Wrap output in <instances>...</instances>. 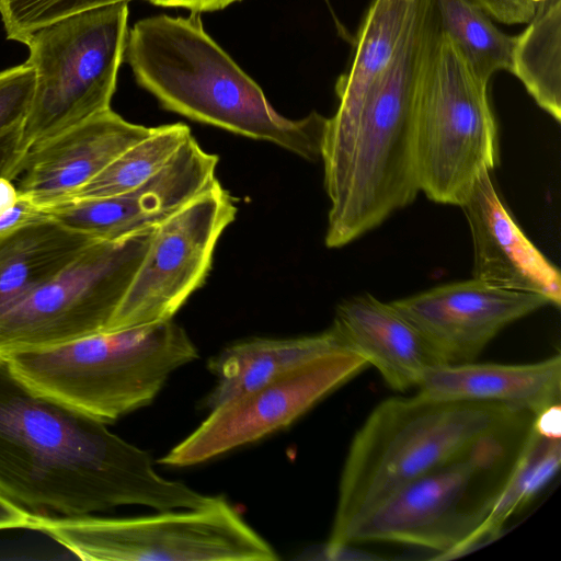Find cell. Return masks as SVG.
Wrapping results in <instances>:
<instances>
[{
    "instance_id": "obj_1",
    "label": "cell",
    "mask_w": 561,
    "mask_h": 561,
    "mask_svg": "<svg viewBox=\"0 0 561 561\" xmlns=\"http://www.w3.org/2000/svg\"><path fill=\"white\" fill-rule=\"evenodd\" d=\"M0 494L32 514L61 517L123 505L196 508L214 499L162 477L148 451L32 387L2 356Z\"/></svg>"
},
{
    "instance_id": "obj_2",
    "label": "cell",
    "mask_w": 561,
    "mask_h": 561,
    "mask_svg": "<svg viewBox=\"0 0 561 561\" xmlns=\"http://www.w3.org/2000/svg\"><path fill=\"white\" fill-rule=\"evenodd\" d=\"M437 31L434 7L390 65L355 82L337 79L339 106L321 142L330 201L325 244L344 247L410 205L420 192L414 104Z\"/></svg>"
},
{
    "instance_id": "obj_3",
    "label": "cell",
    "mask_w": 561,
    "mask_h": 561,
    "mask_svg": "<svg viewBox=\"0 0 561 561\" xmlns=\"http://www.w3.org/2000/svg\"><path fill=\"white\" fill-rule=\"evenodd\" d=\"M201 13L159 14L128 31L124 60L139 87L190 119L268 141L306 160L321 156L327 117L277 113L261 88L204 30Z\"/></svg>"
},
{
    "instance_id": "obj_4",
    "label": "cell",
    "mask_w": 561,
    "mask_h": 561,
    "mask_svg": "<svg viewBox=\"0 0 561 561\" xmlns=\"http://www.w3.org/2000/svg\"><path fill=\"white\" fill-rule=\"evenodd\" d=\"M534 417L530 411L507 404L438 400L420 393L382 401L350 445L323 553L334 559L346 547L351 526L399 488Z\"/></svg>"
},
{
    "instance_id": "obj_5",
    "label": "cell",
    "mask_w": 561,
    "mask_h": 561,
    "mask_svg": "<svg viewBox=\"0 0 561 561\" xmlns=\"http://www.w3.org/2000/svg\"><path fill=\"white\" fill-rule=\"evenodd\" d=\"M2 357L32 387L108 424L149 405L198 351L187 332L168 320Z\"/></svg>"
},
{
    "instance_id": "obj_6",
    "label": "cell",
    "mask_w": 561,
    "mask_h": 561,
    "mask_svg": "<svg viewBox=\"0 0 561 561\" xmlns=\"http://www.w3.org/2000/svg\"><path fill=\"white\" fill-rule=\"evenodd\" d=\"M534 419L396 490L351 526L345 546L366 541L414 546L438 552L434 559L439 560L466 554L508 481Z\"/></svg>"
},
{
    "instance_id": "obj_7",
    "label": "cell",
    "mask_w": 561,
    "mask_h": 561,
    "mask_svg": "<svg viewBox=\"0 0 561 561\" xmlns=\"http://www.w3.org/2000/svg\"><path fill=\"white\" fill-rule=\"evenodd\" d=\"M488 84L472 73L437 25L414 104L419 187L435 203L460 206L478 178L499 163L497 125Z\"/></svg>"
},
{
    "instance_id": "obj_8",
    "label": "cell",
    "mask_w": 561,
    "mask_h": 561,
    "mask_svg": "<svg viewBox=\"0 0 561 561\" xmlns=\"http://www.w3.org/2000/svg\"><path fill=\"white\" fill-rule=\"evenodd\" d=\"M128 2L84 10L33 32L22 43L35 75L23 141L30 149L111 108L128 36Z\"/></svg>"
},
{
    "instance_id": "obj_9",
    "label": "cell",
    "mask_w": 561,
    "mask_h": 561,
    "mask_svg": "<svg viewBox=\"0 0 561 561\" xmlns=\"http://www.w3.org/2000/svg\"><path fill=\"white\" fill-rule=\"evenodd\" d=\"M41 531L82 560L275 561V549L221 495L196 508L134 517L33 514Z\"/></svg>"
},
{
    "instance_id": "obj_10",
    "label": "cell",
    "mask_w": 561,
    "mask_h": 561,
    "mask_svg": "<svg viewBox=\"0 0 561 561\" xmlns=\"http://www.w3.org/2000/svg\"><path fill=\"white\" fill-rule=\"evenodd\" d=\"M153 228L88 247L54 278L0 311V356L105 332L148 249Z\"/></svg>"
},
{
    "instance_id": "obj_11",
    "label": "cell",
    "mask_w": 561,
    "mask_h": 561,
    "mask_svg": "<svg viewBox=\"0 0 561 561\" xmlns=\"http://www.w3.org/2000/svg\"><path fill=\"white\" fill-rule=\"evenodd\" d=\"M237 211L234 197L218 183L156 226L105 332L172 320L205 283L218 240Z\"/></svg>"
},
{
    "instance_id": "obj_12",
    "label": "cell",
    "mask_w": 561,
    "mask_h": 561,
    "mask_svg": "<svg viewBox=\"0 0 561 561\" xmlns=\"http://www.w3.org/2000/svg\"><path fill=\"white\" fill-rule=\"evenodd\" d=\"M367 365L363 356L351 351L322 355L210 410L158 462L170 467L194 466L254 443L290 425Z\"/></svg>"
},
{
    "instance_id": "obj_13",
    "label": "cell",
    "mask_w": 561,
    "mask_h": 561,
    "mask_svg": "<svg viewBox=\"0 0 561 561\" xmlns=\"http://www.w3.org/2000/svg\"><path fill=\"white\" fill-rule=\"evenodd\" d=\"M218 156L193 135L154 175L125 193L69 199L43 208L48 218L96 240L119 239L164 221L217 185Z\"/></svg>"
},
{
    "instance_id": "obj_14",
    "label": "cell",
    "mask_w": 561,
    "mask_h": 561,
    "mask_svg": "<svg viewBox=\"0 0 561 561\" xmlns=\"http://www.w3.org/2000/svg\"><path fill=\"white\" fill-rule=\"evenodd\" d=\"M391 302L424 333L445 364L473 362L507 325L550 305L543 296L476 278Z\"/></svg>"
},
{
    "instance_id": "obj_15",
    "label": "cell",
    "mask_w": 561,
    "mask_h": 561,
    "mask_svg": "<svg viewBox=\"0 0 561 561\" xmlns=\"http://www.w3.org/2000/svg\"><path fill=\"white\" fill-rule=\"evenodd\" d=\"M153 130L108 108L31 147L15 186L42 208L62 203Z\"/></svg>"
},
{
    "instance_id": "obj_16",
    "label": "cell",
    "mask_w": 561,
    "mask_h": 561,
    "mask_svg": "<svg viewBox=\"0 0 561 561\" xmlns=\"http://www.w3.org/2000/svg\"><path fill=\"white\" fill-rule=\"evenodd\" d=\"M472 239V278L488 285L543 296L561 306L559 270L535 247L515 222L493 184L483 172L459 206Z\"/></svg>"
},
{
    "instance_id": "obj_17",
    "label": "cell",
    "mask_w": 561,
    "mask_h": 561,
    "mask_svg": "<svg viewBox=\"0 0 561 561\" xmlns=\"http://www.w3.org/2000/svg\"><path fill=\"white\" fill-rule=\"evenodd\" d=\"M330 328L343 348L363 356L396 391L417 387L428 369L445 364L410 319L370 294L341 302Z\"/></svg>"
},
{
    "instance_id": "obj_18",
    "label": "cell",
    "mask_w": 561,
    "mask_h": 561,
    "mask_svg": "<svg viewBox=\"0 0 561 561\" xmlns=\"http://www.w3.org/2000/svg\"><path fill=\"white\" fill-rule=\"evenodd\" d=\"M417 388L433 399L502 403L537 414L560 403L561 356L531 364H443L428 369Z\"/></svg>"
},
{
    "instance_id": "obj_19",
    "label": "cell",
    "mask_w": 561,
    "mask_h": 561,
    "mask_svg": "<svg viewBox=\"0 0 561 561\" xmlns=\"http://www.w3.org/2000/svg\"><path fill=\"white\" fill-rule=\"evenodd\" d=\"M345 350L331 328L287 339L253 337L233 343L208 360L216 383L203 402L213 410L331 352ZM347 351V350H345Z\"/></svg>"
},
{
    "instance_id": "obj_20",
    "label": "cell",
    "mask_w": 561,
    "mask_h": 561,
    "mask_svg": "<svg viewBox=\"0 0 561 561\" xmlns=\"http://www.w3.org/2000/svg\"><path fill=\"white\" fill-rule=\"evenodd\" d=\"M95 241L48 217L0 236V311L54 278Z\"/></svg>"
},
{
    "instance_id": "obj_21",
    "label": "cell",
    "mask_w": 561,
    "mask_h": 561,
    "mask_svg": "<svg viewBox=\"0 0 561 561\" xmlns=\"http://www.w3.org/2000/svg\"><path fill=\"white\" fill-rule=\"evenodd\" d=\"M516 36L512 73L537 105L561 121V0H539Z\"/></svg>"
},
{
    "instance_id": "obj_22",
    "label": "cell",
    "mask_w": 561,
    "mask_h": 561,
    "mask_svg": "<svg viewBox=\"0 0 561 561\" xmlns=\"http://www.w3.org/2000/svg\"><path fill=\"white\" fill-rule=\"evenodd\" d=\"M439 31L449 37L472 73L489 83L502 70L512 71L516 36L495 26L473 0H433Z\"/></svg>"
},
{
    "instance_id": "obj_23",
    "label": "cell",
    "mask_w": 561,
    "mask_h": 561,
    "mask_svg": "<svg viewBox=\"0 0 561 561\" xmlns=\"http://www.w3.org/2000/svg\"><path fill=\"white\" fill-rule=\"evenodd\" d=\"M561 465V438H547L534 430L495 501L488 518L470 539L466 553L497 539L507 520L522 511L557 474Z\"/></svg>"
},
{
    "instance_id": "obj_24",
    "label": "cell",
    "mask_w": 561,
    "mask_h": 561,
    "mask_svg": "<svg viewBox=\"0 0 561 561\" xmlns=\"http://www.w3.org/2000/svg\"><path fill=\"white\" fill-rule=\"evenodd\" d=\"M191 136L183 123L154 127L67 201L114 196L137 187L160 171Z\"/></svg>"
},
{
    "instance_id": "obj_25",
    "label": "cell",
    "mask_w": 561,
    "mask_h": 561,
    "mask_svg": "<svg viewBox=\"0 0 561 561\" xmlns=\"http://www.w3.org/2000/svg\"><path fill=\"white\" fill-rule=\"evenodd\" d=\"M131 0H0V20L10 41L23 43L36 30L68 15Z\"/></svg>"
},
{
    "instance_id": "obj_26",
    "label": "cell",
    "mask_w": 561,
    "mask_h": 561,
    "mask_svg": "<svg viewBox=\"0 0 561 561\" xmlns=\"http://www.w3.org/2000/svg\"><path fill=\"white\" fill-rule=\"evenodd\" d=\"M34 85V71L25 61L0 72V136L24 124Z\"/></svg>"
},
{
    "instance_id": "obj_27",
    "label": "cell",
    "mask_w": 561,
    "mask_h": 561,
    "mask_svg": "<svg viewBox=\"0 0 561 561\" xmlns=\"http://www.w3.org/2000/svg\"><path fill=\"white\" fill-rule=\"evenodd\" d=\"M23 125L0 136V178L13 181L23 169L30 150L23 141Z\"/></svg>"
},
{
    "instance_id": "obj_28",
    "label": "cell",
    "mask_w": 561,
    "mask_h": 561,
    "mask_svg": "<svg viewBox=\"0 0 561 561\" xmlns=\"http://www.w3.org/2000/svg\"><path fill=\"white\" fill-rule=\"evenodd\" d=\"M492 19L504 24H525L533 16L539 0H473Z\"/></svg>"
},
{
    "instance_id": "obj_29",
    "label": "cell",
    "mask_w": 561,
    "mask_h": 561,
    "mask_svg": "<svg viewBox=\"0 0 561 561\" xmlns=\"http://www.w3.org/2000/svg\"><path fill=\"white\" fill-rule=\"evenodd\" d=\"M46 217L47 215L42 207L20 194L15 205L0 215V236Z\"/></svg>"
},
{
    "instance_id": "obj_30",
    "label": "cell",
    "mask_w": 561,
    "mask_h": 561,
    "mask_svg": "<svg viewBox=\"0 0 561 561\" xmlns=\"http://www.w3.org/2000/svg\"><path fill=\"white\" fill-rule=\"evenodd\" d=\"M534 430L539 435L558 439L561 438V407L560 403L549 405L535 414Z\"/></svg>"
},
{
    "instance_id": "obj_31",
    "label": "cell",
    "mask_w": 561,
    "mask_h": 561,
    "mask_svg": "<svg viewBox=\"0 0 561 561\" xmlns=\"http://www.w3.org/2000/svg\"><path fill=\"white\" fill-rule=\"evenodd\" d=\"M33 514L0 494V530L30 529Z\"/></svg>"
},
{
    "instance_id": "obj_32",
    "label": "cell",
    "mask_w": 561,
    "mask_h": 561,
    "mask_svg": "<svg viewBox=\"0 0 561 561\" xmlns=\"http://www.w3.org/2000/svg\"><path fill=\"white\" fill-rule=\"evenodd\" d=\"M154 5L183 8L194 13L222 10L241 0H146Z\"/></svg>"
},
{
    "instance_id": "obj_33",
    "label": "cell",
    "mask_w": 561,
    "mask_h": 561,
    "mask_svg": "<svg viewBox=\"0 0 561 561\" xmlns=\"http://www.w3.org/2000/svg\"><path fill=\"white\" fill-rule=\"evenodd\" d=\"M20 197L16 186L8 178H0V215L15 205Z\"/></svg>"
}]
</instances>
